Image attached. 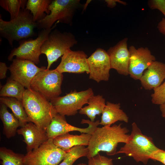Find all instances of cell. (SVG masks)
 Returning a JSON list of instances; mask_svg holds the SVG:
<instances>
[{
    "mask_svg": "<svg viewBox=\"0 0 165 165\" xmlns=\"http://www.w3.org/2000/svg\"><path fill=\"white\" fill-rule=\"evenodd\" d=\"M128 130L122 127L121 124L97 127L92 134L87 148L88 159L101 151L105 152L108 156L116 154L118 144L127 143L130 135Z\"/></svg>",
    "mask_w": 165,
    "mask_h": 165,
    "instance_id": "obj_1",
    "label": "cell"
},
{
    "mask_svg": "<svg viewBox=\"0 0 165 165\" xmlns=\"http://www.w3.org/2000/svg\"><path fill=\"white\" fill-rule=\"evenodd\" d=\"M22 102L30 121L45 130L57 114L50 101L31 89L25 90Z\"/></svg>",
    "mask_w": 165,
    "mask_h": 165,
    "instance_id": "obj_2",
    "label": "cell"
},
{
    "mask_svg": "<svg viewBox=\"0 0 165 165\" xmlns=\"http://www.w3.org/2000/svg\"><path fill=\"white\" fill-rule=\"evenodd\" d=\"M37 28L30 11L21 9L17 16L9 21L3 20L0 16V35L6 39L12 46L15 41H20L31 37Z\"/></svg>",
    "mask_w": 165,
    "mask_h": 165,
    "instance_id": "obj_3",
    "label": "cell"
},
{
    "mask_svg": "<svg viewBox=\"0 0 165 165\" xmlns=\"http://www.w3.org/2000/svg\"><path fill=\"white\" fill-rule=\"evenodd\" d=\"M132 130L128 142L116 154H124L137 162L146 164L152 154L160 150L152 138L144 134L135 123L132 124Z\"/></svg>",
    "mask_w": 165,
    "mask_h": 165,
    "instance_id": "obj_4",
    "label": "cell"
},
{
    "mask_svg": "<svg viewBox=\"0 0 165 165\" xmlns=\"http://www.w3.org/2000/svg\"><path fill=\"white\" fill-rule=\"evenodd\" d=\"M83 6L79 0H52L49 7L50 13L37 22V28L41 30L50 28L57 22L71 26L76 11Z\"/></svg>",
    "mask_w": 165,
    "mask_h": 165,
    "instance_id": "obj_5",
    "label": "cell"
},
{
    "mask_svg": "<svg viewBox=\"0 0 165 165\" xmlns=\"http://www.w3.org/2000/svg\"><path fill=\"white\" fill-rule=\"evenodd\" d=\"M77 43L75 36L69 32H61L57 29L52 30L42 44L41 54L47 57L49 69L51 65Z\"/></svg>",
    "mask_w": 165,
    "mask_h": 165,
    "instance_id": "obj_6",
    "label": "cell"
},
{
    "mask_svg": "<svg viewBox=\"0 0 165 165\" xmlns=\"http://www.w3.org/2000/svg\"><path fill=\"white\" fill-rule=\"evenodd\" d=\"M63 79L62 73L55 69H46L38 72L32 80L30 88L48 101L59 97L61 93V85Z\"/></svg>",
    "mask_w": 165,
    "mask_h": 165,
    "instance_id": "obj_7",
    "label": "cell"
},
{
    "mask_svg": "<svg viewBox=\"0 0 165 165\" xmlns=\"http://www.w3.org/2000/svg\"><path fill=\"white\" fill-rule=\"evenodd\" d=\"M66 153L49 139L37 148L27 152L24 155V165H58Z\"/></svg>",
    "mask_w": 165,
    "mask_h": 165,
    "instance_id": "obj_8",
    "label": "cell"
},
{
    "mask_svg": "<svg viewBox=\"0 0 165 165\" xmlns=\"http://www.w3.org/2000/svg\"><path fill=\"white\" fill-rule=\"evenodd\" d=\"M94 95L91 88L79 92L75 90L65 96L54 98L50 102L57 113L64 116H72L76 114L85 104H87L89 99Z\"/></svg>",
    "mask_w": 165,
    "mask_h": 165,
    "instance_id": "obj_9",
    "label": "cell"
},
{
    "mask_svg": "<svg viewBox=\"0 0 165 165\" xmlns=\"http://www.w3.org/2000/svg\"><path fill=\"white\" fill-rule=\"evenodd\" d=\"M58 23L56 22L50 28L42 30L35 39H29L20 41L19 46L11 51L8 57V60L12 61L13 57L16 56V58L28 60L35 64H38L39 63V56L41 54V46Z\"/></svg>",
    "mask_w": 165,
    "mask_h": 165,
    "instance_id": "obj_10",
    "label": "cell"
},
{
    "mask_svg": "<svg viewBox=\"0 0 165 165\" xmlns=\"http://www.w3.org/2000/svg\"><path fill=\"white\" fill-rule=\"evenodd\" d=\"M8 67L10 78L17 81L26 89L30 88V84L35 75L41 71L46 69V67H37L34 62L27 60L16 58Z\"/></svg>",
    "mask_w": 165,
    "mask_h": 165,
    "instance_id": "obj_11",
    "label": "cell"
},
{
    "mask_svg": "<svg viewBox=\"0 0 165 165\" xmlns=\"http://www.w3.org/2000/svg\"><path fill=\"white\" fill-rule=\"evenodd\" d=\"M89 70V78L99 82L108 81L111 69L110 59L105 50L98 48L87 58Z\"/></svg>",
    "mask_w": 165,
    "mask_h": 165,
    "instance_id": "obj_12",
    "label": "cell"
},
{
    "mask_svg": "<svg viewBox=\"0 0 165 165\" xmlns=\"http://www.w3.org/2000/svg\"><path fill=\"white\" fill-rule=\"evenodd\" d=\"M129 50L130 53L129 75L135 80H140L144 71L156 61V57L147 47L136 49L134 46H131Z\"/></svg>",
    "mask_w": 165,
    "mask_h": 165,
    "instance_id": "obj_13",
    "label": "cell"
},
{
    "mask_svg": "<svg viewBox=\"0 0 165 165\" xmlns=\"http://www.w3.org/2000/svg\"><path fill=\"white\" fill-rule=\"evenodd\" d=\"M87 56L83 51H74L70 49L61 57L60 64L55 69L62 73L68 72L89 74Z\"/></svg>",
    "mask_w": 165,
    "mask_h": 165,
    "instance_id": "obj_14",
    "label": "cell"
},
{
    "mask_svg": "<svg viewBox=\"0 0 165 165\" xmlns=\"http://www.w3.org/2000/svg\"><path fill=\"white\" fill-rule=\"evenodd\" d=\"M128 38H124L107 51L109 56L111 69L116 70L119 74L129 75L130 53L127 47Z\"/></svg>",
    "mask_w": 165,
    "mask_h": 165,
    "instance_id": "obj_15",
    "label": "cell"
},
{
    "mask_svg": "<svg viewBox=\"0 0 165 165\" xmlns=\"http://www.w3.org/2000/svg\"><path fill=\"white\" fill-rule=\"evenodd\" d=\"M18 134L22 135L26 144L27 152L39 147L49 139L46 130L40 128L31 122H29L17 130Z\"/></svg>",
    "mask_w": 165,
    "mask_h": 165,
    "instance_id": "obj_16",
    "label": "cell"
},
{
    "mask_svg": "<svg viewBox=\"0 0 165 165\" xmlns=\"http://www.w3.org/2000/svg\"><path fill=\"white\" fill-rule=\"evenodd\" d=\"M165 79V63L154 61L145 70L140 79L145 90H150L160 85Z\"/></svg>",
    "mask_w": 165,
    "mask_h": 165,
    "instance_id": "obj_17",
    "label": "cell"
},
{
    "mask_svg": "<svg viewBox=\"0 0 165 165\" xmlns=\"http://www.w3.org/2000/svg\"><path fill=\"white\" fill-rule=\"evenodd\" d=\"M91 135L82 133L80 135H74L68 133L56 137L53 142L57 147L66 152L76 146H88Z\"/></svg>",
    "mask_w": 165,
    "mask_h": 165,
    "instance_id": "obj_18",
    "label": "cell"
},
{
    "mask_svg": "<svg viewBox=\"0 0 165 165\" xmlns=\"http://www.w3.org/2000/svg\"><path fill=\"white\" fill-rule=\"evenodd\" d=\"M120 107L119 103L115 104L109 101L106 102L102 113L100 124L104 126H111L119 121L127 123L129 118Z\"/></svg>",
    "mask_w": 165,
    "mask_h": 165,
    "instance_id": "obj_19",
    "label": "cell"
},
{
    "mask_svg": "<svg viewBox=\"0 0 165 165\" xmlns=\"http://www.w3.org/2000/svg\"><path fill=\"white\" fill-rule=\"evenodd\" d=\"M7 107L0 103V118L3 125V132L7 138H10L15 135L20 126L18 119L13 113L9 112Z\"/></svg>",
    "mask_w": 165,
    "mask_h": 165,
    "instance_id": "obj_20",
    "label": "cell"
},
{
    "mask_svg": "<svg viewBox=\"0 0 165 165\" xmlns=\"http://www.w3.org/2000/svg\"><path fill=\"white\" fill-rule=\"evenodd\" d=\"M106 103L105 100L102 95H94L88 100V105L82 107L79 112L80 114L86 115L91 121L94 122L96 116L102 114Z\"/></svg>",
    "mask_w": 165,
    "mask_h": 165,
    "instance_id": "obj_21",
    "label": "cell"
},
{
    "mask_svg": "<svg viewBox=\"0 0 165 165\" xmlns=\"http://www.w3.org/2000/svg\"><path fill=\"white\" fill-rule=\"evenodd\" d=\"M69 124L65 116L57 113L52 119L46 129L48 139H53L60 135L68 133Z\"/></svg>",
    "mask_w": 165,
    "mask_h": 165,
    "instance_id": "obj_22",
    "label": "cell"
},
{
    "mask_svg": "<svg viewBox=\"0 0 165 165\" xmlns=\"http://www.w3.org/2000/svg\"><path fill=\"white\" fill-rule=\"evenodd\" d=\"M0 103L5 104L12 111L19 120L20 127L30 122L21 101L11 97H0Z\"/></svg>",
    "mask_w": 165,
    "mask_h": 165,
    "instance_id": "obj_23",
    "label": "cell"
},
{
    "mask_svg": "<svg viewBox=\"0 0 165 165\" xmlns=\"http://www.w3.org/2000/svg\"><path fill=\"white\" fill-rule=\"evenodd\" d=\"M51 0H28L25 9L30 11L35 22H37L44 18L50 11L49 9Z\"/></svg>",
    "mask_w": 165,
    "mask_h": 165,
    "instance_id": "obj_24",
    "label": "cell"
},
{
    "mask_svg": "<svg viewBox=\"0 0 165 165\" xmlns=\"http://www.w3.org/2000/svg\"><path fill=\"white\" fill-rule=\"evenodd\" d=\"M25 90L20 83L9 77L6 83L2 87L0 96L13 97L22 101Z\"/></svg>",
    "mask_w": 165,
    "mask_h": 165,
    "instance_id": "obj_25",
    "label": "cell"
},
{
    "mask_svg": "<svg viewBox=\"0 0 165 165\" xmlns=\"http://www.w3.org/2000/svg\"><path fill=\"white\" fill-rule=\"evenodd\" d=\"M24 155L16 153L7 148H0V160L2 165H24Z\"/></svg>",
    "mask_w": 165,
    "mask_h": 165,
    "instance_id": "obj_26",
    "label": "cell"
},
{
    "mask_svg": "<svg viewBox=\"0 0 165 165\" xmlns=\"http://www.w3.org/2000/svg\"><path fill=\"white\" fill-rule=\"evenodd\" d=\"M88 153L87 147L84 145L75 146L66 151L62 161L58 165H72L79 158L86 157Z\"/></svg>",
    "mask_w": 165,
    "mask_h": 165,
    "instance_id": "obj_27",
    "label": "cell"
},
{
    "mask_svg": "<svg viewBox=\"0 0 165 165\" xmlns=\"http://www.w3.org/2000/svg\"><path fill=\"white\" fill-rule=\"evenodd\" d=\"M27 1V0H0V6L9 13L11 20L17 16L21 9H25Z\"/></svg>",
    "mask_w": 165,
    "mask_h": 165,
    "instance_id": "obj_28",
    "label": "cell"
},
{
    "mask_svg": "<svg viewBox=\"0 0 165 165\" xmlns=\"http://www.w3.org/2000/svg\"><path fill=\"white\" fill-rule=\"evenodd\" d=\"M153 90V93L151 95L152 103L160 105L165 103V81Z\"/></svg>",
    "mask_w": 165,
    "mask_h": 165,
    "instance_id": "obj_29",
    "label": "cell"
},
{
    "mask_svg": "<svg viewBox=\"0 0 165 165\" xmlns=\"http://www.w3.org/2000/svg\"><path fill=\"white\" fill-rule=\"evenodd\" d=\"M88 165H113L112 160L99 153L88 159Z\"/></svg>",
    "mask_w": 165,
    "mask_h": 165,
    "instance_id": "obj_30",
    "label": "cell"
},
{
    "mask_svg": "<svg viewBox=\"0 0 165 165\" xmlns=\"http://www.w3.org/2000/svg\"><path fill=\"white\" fill-rule=\"evenodd\" d=\"M148 3L150 9L159 10L165 16V0H150Z\"/></svg>",
    "mask_w": 165,
    "mask_h": 165,
    "instance_id": "obj_31",
    "label": "cell"
},
{
    "mask_svg": "<svg viewBox=\"0 0 165 165\" xmlns=\"http://www.w3.org/2000/svg\"><path fill=\"white\" fill-rule=\"evenodd\" d=\"M151 159L159 161L165 165V151L160 149L152 154Z\"/></svg>",
    "mask_w": 165,
    "mask_h": 165,
    "instance_id": "obj_32",
    "label": "cell"
},
{
    "mask_svg": "<svg viewBox=\"0 0 165 165\" xmlns=\"http://www.w3.org/2000/svg\"><path fill=\"white\" fill-rule=\"evenodd\" d=\"M8 67H7L6 64L4 62H0V79H3L5 78L6 77V73Z\"/></svg>",
    "mask_w": 165,
    "mask_h": 165,
    "instance_id": "obj_33",
    "label": "cell"
},
{
    "mask_svg": "<svg viewBox=\"0 0 165 165\" xmlns=\"http://www.w3.org/2000/svg\"><path fill=\"white\" fill-rule=\"evenodd\" d=\"M105 2L107 4V6L110 8H113L115 7L117 2L125 6L127 5L126 2L120 0H105Z\"/></svg>",
    "mask_w": 165,
    "mask_h": 165,
    "instance_id": "obj_34",
    "label": "cell"
},
{
    "mask_svg": "<svg viewBox=\"0 0 165 165\" xmlns=\"http://www.w3.org/2000/svg\"><path fill=\"white\" fill-rule=\"evenodd\" d=\"M157 28L160 32L165 36V18H163L158 23Z\"/></svg>",
    "mask_w": 165,
    "mask_h": 165,
    "instance_id": "obj_35",
    "label": "cell"
},
{
    "mask_svg": "<svg viewBox=\"0 0 165 165\" xmlns=\"http://www.w3.org/2000/svg\"><path fill=\"white\" fill-rule=\"evenodd\" d=\"M160 110L162 116L165 119V103L160 105Z\"/></svg>",
    "mask_w": 165,
    "mask_h": 165,
    "instance_id": "obj_36",
    "label": "cell"
},
{
    "mask_svg": "<svg viewBox=\"0 0 165 165\" xmlns=\"http://www.w3.org/2000/svg\"><path fill=\"white\" fill-rule=\"evenodd\" d=\"M76 165H87L85 163H79L78 164H77Z\"/></svg>",
    "mask_w": 165,
    "mask_h": 165,
    "instance_id": "obj_37",
    "label": "cell"
}]
</instances>
